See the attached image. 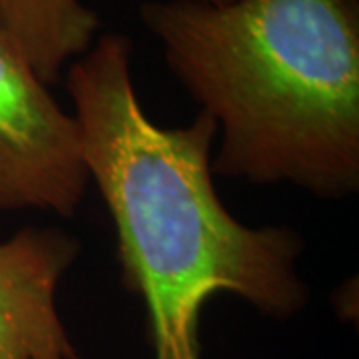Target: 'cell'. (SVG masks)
I'll return each instance as SVG.
<instances>
[{"mask_svg": "<svg viewBox=\"0 0 359 359\" xmlns=\"http://www.w3.org/2000/svg\"><path fill=\"white\" fill-rule=\"evenodd\" d=\"M82 162L116 230L122 283L144 302L154 359H202L200 316L218 294L285 320L306 308L299 233L250 228L212 178L216 122L164 128L144 112L132 40L110 32L66 68Z\"/></svg>", "mask_w": 359, "mask_h": 359, "instance_id": "1", "label": "cell"}, {"mask_svg": "<svg viewBox=\"0 0 359 359\" xmlns=\"http://www.w3.org/2000/svg\"><path fill=\"white\" fill-rule=\"evenodd\" d=\"M140 16L222 132L212 172L320 198L358 192L355 0H150Z\"/></svg>", "mask_w": 359, "mask_h": 359, "instance_id": "2", "label": "cell"}, {"mask_svg": "<svg viewBox=\"0 0 359 359\" xmlns=\"http://www.w3.org/2000/svg\"><path fill=\"white\" fill-rule=\"evenodd\" d=\"M88 182L74 118L0 28V212L74 216Z\"/></svg>", "mask_w": 359, "mask_h": 359, "instance_id": "3", "label": "cell"}, {"mask_svg": "<svg viewBox=\"0 0 359 359\" xmlns=\"http://www.w3.org/2000/svg\"><path fill=\"white\" fill-rule=\"evenodd\" d=\"M78 252L60 228H25L0 242V359H82L56 308Z\"/></svg>", "mask_w": 359, "mask_h": 359, "instance_id": "4", "label": "cell"}, {"mask_svg": "<svg viewBox=\"0 0 359 359\" xmlns=\"http://www.w3.org/2000/svg\"><path fill=\"white\" fill-rule=\"evenodd\" d=\"M0 28L48 86L92 48L100 18L82 0H0Z\"/></svg>", "mask_w": 359, "mask_h": 359, "instance_id": "5", "label": "cell"}, {"mask_svg": "<svg viewBox=\"0 0 359 359\" xmlns=\"http://www.w3.org/2000/svg\"><path fill=\"white\" fill-rule=\"evenodd\" d=\"M198 2H208V4H228L233 0H198Z\"/></svg>", "mask_w": 359, "mask_h": 359, "instance_id": "6", "label": "cell"}, {"mask_svg": "<svg viewBox=\"0 0 359 359\" xmlns=\"http://www.w3.org/2000/svg\"><path fill=\"white\" fill-rule=\"evenodd\" d=\"M355 2H358V0H355Z\"/></svg>", "mask_w": 359, "mask_h": 359, "instance_id": "7", "label": "cell"}]
</instances>
